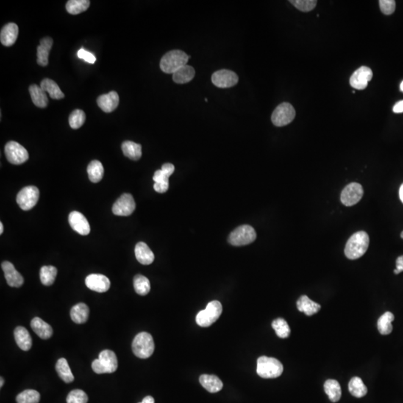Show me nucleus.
<instances>
[{"instance_id":"nucleus-1","label":"nucleus","mask_w":403,"mask_h":403,"mask_svg":"<svg viewBox=\"0 0 403 403\" xmlns=\"http://www.w3.org/2000/svg\"><path fill=\"white\" fill-rule=\"evenodd\" d=\"M370 238L364 231L356 232L348 240L345 247V255L350 260L359 259L368 250Z\"/></svg>"},{"instance_id":"nucleus-2","label":"nucleus","mask_w":403,"mask_h":403,"mask_svg":"<svg viewBox=\"0 0 403 403\" xmlns=\"http://www.w3.org/2000/svg\"><path fill=\"white\" fill-rule=\"evenodd\" d=\"M283 365L275 358L262 356L257 361V373L264 379H275L283 373Z\"/></svg>"},{"instance_id":"nucleus-3","label":"nucleus","mask_w":403,"mask_h":403,"mask_svg":"<svg viewBox=\"0 0 403 403\" xmlns=\"http://www.w3.org/2000/svg\"><path fill=\"white\" fill-rule=\"evenodd\" d=\"M190 56H187L183 51H170L162 57L160 67L165 73L173 74L181 67L187 65Z\"/></svg>"},{"instance_id":"nucleus-4","label":"nucleus","mask_w":403,"mask_h":403,"mask_svg":"<svg viewBox=\"0 0 403 403\" xmlns=\"http://www.w3.org/2000/svg\"><path fill=\"white\" fill-rule=\"evenodd\" d=\"M91 367L97 374L114 373L118 368V358L113 351L106 349L99 353V359L92 362Z\"/></svg>"},{"instance_id":"nucleus-5","label":"nucleus","mask_w":403,"mask_h":403,"mask_svg":"<svg viewBox=\"0 0 403 403\" xmlns=\"http://www.w3.org/2000/svg\"><path fill=\"white\" fill-rule=\"evenodd\" d=\"M155 350V343L150 334L140 332L134 337L132 342V351L140 359H148Z\"/></svg>"},{"instance_id":"nucleus-6","label":"nucleus","mask_w":403,"mask_h":403,"mask_svg":"<svg viewBox=\"0 0 403 403\" xmlns=\"http://www.w3.org/2000/svg\"><path fill=\"white\" fill-rule=\"evenodd\" d=\"M223 307L219 301H212L206 309L200 311L196 315V323L201 327H209L217 321L221 315Z\"/></svg>"},{"instance_id":"nucleus-7","label":"nucleus","mask_w":403,"mask_h":403,"mask_svg":"<svg viewBox=\"0 0 403 403\" xmlns=\"http://www.w3.org/2000/svg\"><path fill=\"white\" fill-rule=\"evenodd\" d=\"M256 239V232L252 226L243 225L235 229L229 235V242L233 246H244L253 243Z\"/></svg>"},{"instance_id":"nucleus-8","label":"nucleus","mask_w":403,"mask_h":403,"mask_svg":"<svg viewBox=\"0 0 403 403\" xmlns=\"http://www.w3.org/2000/svg\"><path fill=\"white\" fill-rule=\"evenodd\" d=\"M295 116L296 112L293 106L290 103H283L275 109L271 120L275 126L281 127L291 123Z\"/></svg>"},{"instance_id":"nucleus-9","label":"nucleus","mask_w":403,"mask_h":403,"mask_svg":"<svg viewBox=\"0 0 403 403\" xmlns=\"http://www.w3.org/2000/svg\"><path fill=\"white\" fill-rule=\"evenodd\" d=\"M40 196L38 188L35 186H27L23 187L17 196V203L20 209L29 211L33 209L37 203Z\"/></svg>"},{"instance_id":"nucleus-10","label":"nucleus","mask_w":403,"mask_h":403,"mask_svg":"<svg viewBox=\"0 0 403 403\" xmlns=\"http://www.w3.org/2000/svg\"><path fill=\"white\" fill-rule=\"evenodd\" d=\"M5 154L7 160L12 165H22L29 159L27 150L16 141L7 143L5 146Z\"/></svg>"},{"instance_id":"nucleus-11","label":"nucleus","mask_w":403,"mask_h":403,"mask_svg":"<svg viewBox=\"0 0 403 403\" xmlns=\"http://www.w3.org/2000/svg\"><path fill=\"white\" fill-rule=\"evenodd\" d=\"M364 190L360 184L352 182L343 189L340 195V200L344 206H352L362 199Z\"/></svg>"},{"instance_id":"nucleus-12","label":"nucleus","mask_w":403,"mask_h":403,"mask_svg":"<svg viewBox=\"0 0 403 403\" xmlns=\"http://www.w3.org/2000/svg\"><path fill=\"white\" fill-rule=\"evenodd\" d=\"M135 202L130 193H123L115 202L112 207V212L118 216H129L135 210Z\"/></svg>"},{"instance_id":"nucleus-13","label":"nucleus","mask_w":403,"mask_h":403,"mask_svg":"<svg viewBox=\"0 0 403 403\" xmlns=\"http://www.w3.org/2000/svg\"><path fill=\"white\" fill-rule=\"evenodd\" d=\"M212 83L220 88L233 87L238 82V77L235 72L228 70H221L213 73Z\"/></svg>"},{"instance_id":"nucleus-14","label":"nucleus","mask_w":403,"mask_h":403,"mask_svg":"<svg viewBox=\"0 0 403 403\" xmlns=\"http://www.w3.org/2000/svg\"><path fill=\"white\" fill-rule=\"evenodd\" d=\"M373 78V71L368 67H361L351 76L349 83L357 90H364Z\"/></svg>"},{"instance_id":"nucleus-15","label":"nucleus","mask_w":403,"mask_h":403,"mask_svg":"<svg viewBox=\"0 0 403 403\" xmlns=\"http://www.w3.org/2000/svg\"><path fill=\"white\" fill-rule=\"evenodd\" d=\"M85 285L93 291L104 293L110 288L111 282L104 275L90 274L85 279Z\"/></svg>"},{"instance_id":"nucleus-16","label":"nucleus","mask_w":403,"mask_h":403,"mask_svg":"<svg viewBox=\"0 0 403 403\" xmlns=\"http://www.w3.org/2000/svg\"><path fill=\"white\" fill-rule=\"evenodd\" d=\"M68 221L72 229L81 235H87L90 233V224L87 218L80 212H72L69 215Z\"/></svg>"},{"instance_id":"nucleus-17","label":"nucleus","mask_w":403,"mask_h":403,"mask_svg":"<svg viewBox=\"0 0 403 403\" xmlns=\"http://www.w3.org/2000/svg\"><path fill=\"white\" fill-rule=\"evenodd\" d=\"M2 269L5 273L6 282L11 287H20L24 283V279L15 269L13 264L9 262L2 263Z\"/></svg>"},{"instance_id":"nucleus-18","label":"nucleus","mask_w":403,"mask_h":403,"mask_svg":"<svg viewBox=\"0 0 403 403\" xmlns=\"http://www.w3.org/2000/svg\"><path fill=\"white\" fill-rule=\"evenodd\" d=\"M119 101V95L116 91H111L97 98L98 106L106 113L114 112L118 108Z\"/></svg>"},{"instance_id":"nucleus-19","label":"nucleus","mask_w":403,"mask_h":403,"mask_svg":"<svg viewBox=\"0 0 403 403\" xmlns=\"http://www.w3.org/2000/svg\"><path fill=\"white\" fill-rule=\"evenodd\" d=\"M19 29L14 23H8L3 26L0 33V41L6 46H11L16 42L18 37Z\"/></svg>"},{"instance_id":"nucleus-20","label":"nucleus","mask_w":403,"mask_h":403,"mask_svg":"<svg viewBox=\"0 0 403 403\" xmlns=\"http://www.w3.org/2000/svg\"><path fill=\"white\" fill-rule=\"evenodd\" d=\"M53 40L51 37H46L42 39L37 49V62L42 67L47 66L49 63V54L53 46Z\"/></svg>"},{"instance_id":"nucleus-21","label":"nucleus","mask_w":403,"mask_h":403,"mask_svg":"<svg viewBox=\"0 0 403 403\" xmlns=\"http://www.w3.org/2000/svg\"><path fill=\"white\" fill-rule=\"evenodd\" d=\"M136 259L141 265H149L153 263L155 259L154 254L152 252L150 248L146 243L143 242H139L136 245L135 249Z\"/></svg>"},{"instance_id":"nucleus-22","label":"nucleus","mask_w":403,"mask_h":403,"mask_svg":"<svg viewBox=\"0 0 403 403\" xmlns=\"http://www.w3.org/2000/svg\"><path fill=\"white\" fill-rule=\"evenodd\" d=\"M15 338L17 344L22 350L28 351L32 347V337L26 328L17 326L15 329Z\"/></svg>"},{"instance_id":"nucleus-23","label":"nucleus","mask_w":403,"mask_h":403,"mask_svg":"<svg viewBox=\"0 0 403 403\" xmlns=\"http://www.w3.org/2000/svg\"><path fill=\"white\" fill-rule=\"evenodd\" d=\"M31 327L35 332L36 335L39 336L43 340H47L53 336V328L51 325L39 318H34L31 322Z\"/></svg>"},{"instance_id":"nucleus-24","label":"nucleus","mask_w":403,"mask_h":403,"mask_svg":"<svg viewBox=\"0 0 403 403\" xmlns=\"http://www.w3.org/2000/svg\"><path fill=\"white\" fill-rule=\"evenodd\" d=\"M199 382L209 393H218L223 387V382L215 375L203 374L199 377Z\"/></svg>"},{"instance_id":"nucleus-25","label":"nucleus","mask_w":403,"mask_h":403,"mask_svg":"<svg viewBox=\"0 0 403 403\" xmlns=\"http://www.w3.org/2000/svg\"><path fill=\"white\" fill-rule=\"evenodd\" d=\"M298 310L306 314L307 316H312L318 313L321 309V306L318 303L314 302L310 298L306 295L300 296L296 303Z\"/></svg>"},{"instance_id":"nucleus-26","label":"nucleus","mask_w":403,"mask_h":403,"mask_svg":"<svg viewBox=\"0 0 403 403\" xmlns=\"http://www.w3.org/2000/svg\"><path fill=\"white\" fill-rule=\"evenodd\" d=\"M89 312L90 311L87 305L82 303H78L72 308L70 311V317L74 323L82 324L88 320Z\"/></svg>"},{"instance_id":"nucleus-27","label":"nucleus","mask_w":403,"mask_h":403,"mask_svg":"<svg viewBox=\"0 0 403 403\" xmlns=\"http://www.w3.org/2000/svg\"><path fill=\"white\" fill-rule=\"evenodd\" d=\"M29 93H30L32 102L37 107L46 108L47 106V96H46V92L43 91L41 87H39L37 84H32L29 87Z\"/></svg>"},{"instance_id":"nucleus-28","label":"nucleus","mask_w":403,"mask_h":403,"mask_svg":"<svg viewBox=\"0 0 403 403\" xmlns=\"http://www.w3.org/2000/svg\"><path fill=\"white\" fill-rule=\"evenodd\" d=\"M194 76V69L191 66L186 65L173 73V79L176 83L185 84L190 82Z\"/></svg>"},{"instance_id":"nucleus-29","label":"nucleus","mask_w":403,"mask_h":403,"mask_svg":"<svg viewBox=\"0 0 403 403\" xmlns=\"http://www.w3.org/2000/svg\"><path fill=\"white\" fill-rule=\"evenodd\" d=\"M122 150L125 156L132 160H139L142 156L141 145L129 140L122 143Z\"/></svg>"},{"instance_id":"nucleus-30","label":"nucleus","mask_w":403,"mask_h":403,"mask_svg":"<svg viewBox=\"0 0 403 403\" xmlns=\"http://www.w3.org/2000/svg\"><path fill=\"white\" fill-rule=\"evenodd\" d=\"M40 87L44 92L49 93L53 99H61L65 97V94L61 90L57 83L49 79H44L40 82Z\"/></svg>"},{"instance_id":"nucleus-31","label":"nucleus","mask_w":403,"mask_h":403,"mask_svg":"<svg viewBox=\"0 0 403 403\" xmlns=\"http://www.w3.org/2000/svg\"><path fill=\"white\" fill-rule=\"evenodd\" d=\"M56 370L61 379L66 383H71L74 380V376L70 370L68 362L65 358H62L58 361L56 365Z\"/></svg>"},{"instance_id":"nucleus-32","label":"nucleus","mask_w":403,"mask_h":403,"mask_svg":"<svg viewBox=\"0 0 403 403\" xmlns=\"http://www.w3.org/2000/svg\"><path fill=\"white\" fill-rule=\"evenodd\" d=\"M324 390L332 402H336L340 400L341 397V387L337 381L334 379L326 381L324 384Z\"/></svg>"},{"instance_id":"nucleus-33","label":"nucleus","mask_w":403,"mask_h":403,"mask_svg":"<svg viewBox=\"0 0 403 403\" xmlns=\"http://www.w3.org/2000/svg\"><path fill=\"white\" fill-rule=\"evenodd\" d=\"M87 171L89 179L93 183L100 182L104 175V168L101 162L97 160L92 161L89 164Z\"/></svg>"},{"instance_id":"nucleus-34","label":"nucleus","mask_w":403,"mask_h":403,"mask_svg":"<svg viewBox=\"0 0 403 403\" xmlns=\"http://www.w3.org/2000/svg\"><path fill=\"white\" fill-rule=\"evenodd\" d=\"M394 320V315L391 312H385L378 320V330L383 335H389L393 331L392 322Z\"/></svg>"},{"instance_id":"nucleus-35","label":"nucleus","mask_w":403,"mask_h":403,"mask_svg":"<svg viewBox=\"0 0 403 403\" xmlns=\"http://www.w3.org/2000/svg\"><path fill=\"white\" fill-rule=\"evenodd\" d=\"M349 393L355 397L362 398L368 393V388L359 377L352 378L349 383Z\"/></svg>"},{"instance_id":"nucleus-36","label":"nucleus","mask_w":403,"mask_h":403,"mask_svg":"<svg viewBox=\"0 0 403 403\" xmlns=\"http://www.w3.org/2000/svg\"><path fill=\"white\" fill-rule=\"evenodd\" d=\"M90 3L89 0H70L67 3L66 9L70 15H79L87 11Z\"/></svg>"},{"instance_id":"nucleus-37","label":"nucleus","mask_w":403,"mask_h":403,"mask_svg":"<svg viewBox=\"0 0 403 403\" xmlns=\"http://www.w3.org/2000/svg\"><path fill=\"white\" fill-rule=\"evenodd\" d=\"M133 283L134 290L140 296H146L150 291V282L144 276L137 275L134 276Z\"/></svg>"},{"instance_id":"nucleus-38","label":"nucleus","mask_w":403,"mask_h":403,"mask_svg":"<svg viewBox=\"0 0 403 403\" xmlns=\"http://www.w3.org/2000/svg\"><path fill=\"white\" fill-rule=\"evenodd\" d=\"M57 269L53 266H43L40 269V278L43 285L51 286L54 283L57 276Z\"/></svg>"},{"instance_id":"nucleus-39","label":"nucleus","mask_w":403,"mask_h":403,"mask_svg":"<svg viewBox=\"0 0 403 403\" xmlns=\"http://www.w3.org/2000/svg\"><path fill=\"white\" fill-rule=\"evenodd\" d=\"M272 327L276 332V335L280 338H287L290 334V329L287 321L282 318H277L272 323Z\"/></svg>"},{"instance_id":"nucleus-40","label":"nucleus","mask_w":403,"mask_h":403,"mask_svg":"<svg viewBox=\"0 0 403 403\" xmlns=\"http://www.w3.org/2000/svg\"><path fill=\"white\" fill-rule=\"evenodd\" d=\"M40 393L35 390H26L17 395V403H39Z\"/></svg>"},{"instance_id":"nucleus-41","label":"nucleus","mask_w":403,"mask_h":403,"mask_svg":"<svg viewBox=\"0 0 403 403\" xmlns=\"http://www.w3.org/2000/svg\"><path fill=\"white\" fill-rule=\"evenodd\" d=\"M85 120L86 115L83 111L76 109L70 114L69 123L72 129H78L84 124Z\"/></svg>"},{"instance_id":"nucleus-42","label":"nucleus","mask_w":403,"mask_h":403,"mask_svg":"<svg viewBox=\"0 0 403 403\" xmlns=\"http://www.w3.org/2000/svg\"><path fill=\"white\" fill-rule=\"evenodd\" d=\"M88 402V396L85 392L79 389L72 390L67 395V403H87Z\"/></svg>"},{"instance_id":"nucleus-43","label":"nucleus","mask_w":403,"mask_h":403,"mask_svg":"<svg viewBox=\"0 0 403 403\" xmlns=\"http://www.w3.org/2000/svg\"><path fill=\"white\" fill-rule=\"evenodd\" d=\"M298 10L303 12H309L313 10L317 6L318 2L315 0H292L290 1Z\"/></svg>"},{"instance_id":"nucleus-44","label":"nucleus","mask_w":403,"mask_h":403,"mask_svg":"<svg viewBox=\"0 0 403 403\" xmlns=\"http://www.w3.org/2000/svg\"><path fill=\"white\" fill-rule=\"evenodd\" d=\"M381 12L386 15H390L395 12L396 2L394 0H380L379 1Z\"/></svg>"},{"instance_id":"nucleus-45","label":"nucleus","mask_w":403,"mask_h":403,"mask_svg":"<svg viewBox=\"0 0 403 403\" xmlns=\"http://www.w3.org/2000/svg\"><path fill=\"white\" fill-rule=\"evenodd\" d=\"M170 176L168 173H165L161 169L155 173L153 180H154L155 183L159 184V185L169 186V177Z\"/></svg>"},{"instance_id":"nucleus-46","label":"nucleus","mask_w":403,"mask_h":403,"mask_svg":"<svg viewBox=\"0 0 403 403\" xmlns=\"http://www.w3.org/2000/svg\"><path fill=\"white\" fill-rule=\"evenodd\" d=\"M77 56L79 59H83L89 64H94L95 62H96V57H95L94 55L90 53V52L86 51L83 48L78 51Z\"/></svg>"},{"instance_id":"nucleus-47","label":"nucleus","mask_w":403,"mask_h":403,"mask_svg":"<svg viewBox=\"0 0 403 403\" xmlns=\"http://www.w3.org/2000/svg\"><path fill=\"white\" fill-rule=\"evenodd\" d=\"M403 271V256L397 258L396 262V269L394 270L395 274H399Z\"/></svg>"},{"instance_id":"nucleus-48","label":"nucleus","mask_w":403,"mask_h":403,"mask_svg":"<svg viewBox=\"0 0 403 403\" xmlns=\"http://www.w3.org/2000/svg\"><path fill=\"white\" fill-rule=\"evenodd\" d=\"M162 170H164L165 173H168L169 176H171V175L173 174V172H174L175 167L174 165H172V164L167 163L165 164V165H163Z\"/></svg>"},{"instance_id":"nucleus-49","label":"nucleus","mask_w":403,"mask_h":403,"mask_svg":"<svg viewBox=\"0 0 403 403\" xmlns=\"http://www.w3.org/2000/svg\"><path fill=\"white\" fill-rule=\"evenodd\" d=\"M393 112L396 114L403 113V100L398 102L395 104L393 108Z\"/></svg>"},{"instance_id":"nucleus-50","label":"nucleus","mask_w":403,"mask_h":403,"mask_svg":"<svg viewBox=\"0 0 403 403\" xmlns=\"http://www.w3.org/2000/svg\"><path fill=\"white\" fill-rule=\"evenodd\" d=\"M139 403H155V399L153 396H147L143 399L141 402Z\"/></svg>"},{"instance_id":"nucleus-51","label":"nucleus","mask_w":403,"mask_h":403,"mask_svg":"<svg viewBox=\"0 0 403 403\" xmlns=\"http://www.w3.org/2000/svg\"><path fill=\"white\" fill-rule=\"evenodd\" d=\"M399 193L400 200L402 201V203H403V183L402 185L400 186V187H399Z\"/></svg>"},{"instance_id":"nucleus-52","label":"nucleus","mask_w":403,"mask_h":403,"mask_svg":"<svg viewBox=\"0 0 403 403\" xmlns=\"http://www.w3.org/2000/svg\"><path fill=\"white\" fill-rule=\"evenodd\" d=\"M3 230H4V227H3V223H0V234L3 233Z\"/></svg>"},{"instance_id":"nucleus-53","label":"nucleus","mask_w":403,"mask_h":403,"mask_svg":"<svg viewBox=\"0 0 403 403\" xmlns=\"http://www.w3.org/2000/svg\"><path fill=\"white\" fill-rule=\"evenodd\" d=\"M4 385V379H3V377H1V382H0V387H2Z\"/></svg>"},{"instance_id":"nucleus-54","label":"nucleus","mask_w":403,"mask_h":403,"mask_svg":"<svg viewBox=\"0 0 403 403\" xmlns=\"http://www.w3.org/2000/svg\"><path fill=\"white\" fill-rule=\"evenodd\" d=\"M400 90L401 91L403 92V81L400 84Z\"/></svg>"},{"instance_id":"nucleus-55","label":"nucleus","mask_w":403,"mask_h":403,"mask_svg":"<svg viewBox=\"0 0 403 403\" xmlns=\"http://www.w3.org/2000/svg\"><path fill=\"white\" fill-rule=\"evenodd\" d=\"M401 237L403 239V232L401 233Z\"/></svg>"}]
</instances>
